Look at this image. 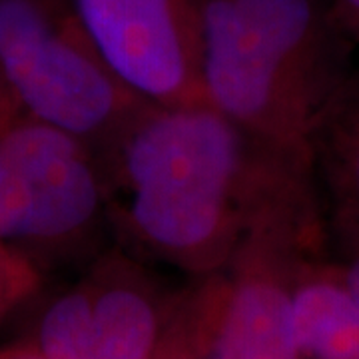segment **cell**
Masks as SVG:
<instances>
[{
  "mask_svg": "<svg viewBox=\"0 0 359 359\" xmlns=\"http://www.w3.org/2000/svg\"><path fill=\"white\" fill-rule=\"evenodd\" d=\"M287 156L299 154L259 144L210 104H146L98 158L110 233L130 256L219 273Z\"/></svg>",
  "mask_w": 359,
  "mask_h": 359,
  "instance_id": "obj_1",
  "label": "cell"
},
{
  "mask_svg": "<svg viewBox=\"0 0 359 359\" xmlns=\"http://www.w3.org/2000/svg\"><path fill=\"white\" fill-rule=\"evenodd\" d=\"M355 46L332 0H200L205 104L278 152L313 158Z\"/></svg>",
  "mask_w": 359,
  "mask_h": 359,
  "instance_id": "obj_2",
  "label": "cell"
},
{
  "mask_svg": "<svg viewBox=\"0 0 359 359\" xmlns=\"http://www.w3.org/2000/svg\"><path fill=\"white\" fill-rule=\"evenodd\" d=\"M327 244L313 160L287 156L259 194L224 269V290L204 359H299L294 292Z\"/></svg>",
  "mask_w": 359,
  "mask_h": 359,
  "instance_id": "obj_3",
  "label": "cell"
},
{
  "mask_svg": "<svg viewBox=\"0 0 359 359\" xmlns=\"http://www.w3.org/2000/svg\"><path fill=\"white\" fill-rule=\"evenodd\" d=\"M106 233L96 154L32 114L0 76V238L42 266L98 252Z\"/></svg>",
  "mask_w": 359,
  "mask_h": 359,
  "instance_id": "obj_4",
  "label": "cell"
},
{
  "mask_svg": "<svg viewBox=\"0 0 359 359\" xmlns=\"http://www.w3.org/2000/svg\"><path fill=\"white\" fill-rule=\"evenodd\" d=\"M0 76L32 114L96 158L148 104L104 62L74 0H0Z\"/></svg>",
  "mask_w": 359,
  "mask_h": 359,
  "instance_id": "obj_5",
  "label": "cell"
},
{
  "mask_svg": "<svg viewBox=\"0 0 359 359\" xmlns=\"http://www.w3.org/2000/svg\"><path fill=\"white\" fill-rule=\"evenodd\" d=\"M114 76L142 102L202 104L200 0H74Z\"/></svg>",
  "mask_w": 359,
  "mask_h": 359,
  "instance_id": "obj_6",
  "label": "cell"
},
{
  "mask_svg": "<svg viewBox=\"0 0 359 359\" xmlns=\"http://www.w3.org/2000/svg\"><path fill=\"white\" fill-rule=\"evenodd\" d=\"M94 321L86 359H156L172 306L136 256L112 248L94 268Z\"/></svg>",
  "mask_w": 359,
  "mask_h": 359,
  "instance_id": "obj_7",
  "label": "cell"
},
{
  "mask_svg": "<svg viewBox=\"0 0 359 359\" xmlns=\"http://www.w3.org/2000/svg\"><path fill=\"white\" fill-rule=\"evenodd\" d=\"M294 325L299 359H359V297L321 254L299 273Z\"/></svg>",
  "mask_w": 359,
  "mask_h": 359,
  "instance_id": "obj_8",
  "label": "cell"
},
{
  "mask_svg": "<svg viewBox=\"0 0 359 359\" xmlns=\"http://www.w3.org/2000/svg\"><path fill=\"white\" fill-rule=\"evenodd\" d=\"M327 228H359V66L313 146Z\"/></svg>",
  "mask_w": 359,
  "mask_h": 359,
  "instance_id": "obj_9",
  "label": "cell"
},
{
  "mask_svg": "<svg viewBox=\"0 0 359 359\" xmlns=\"http://www.w3.org/2000/svg\"><path fill=\"white\" fill-rule=\"evenodd\" d=\"M94 321V278L66 290L46 306L34 339L30 341L46 359H86Z\"/></svg>",
  "mask_w": 359,
  "mask_h": 359,
  "instance_id": "obj_10",
  "label": "cell"
},
{
  "mask_svg": "<svg viewBox=\"0 0 359 359\" xmlns=\"http://www.w3.org/2000/svg\"><path fill=\"white\" fill-rule=\"evenodd\" d=\"M40 268L26 252L0 238V323L39 292Z\"/></svg>",
  "mask_w": 359,
  "mask_h": 359,
  "instance_id": "obj_11",
  "label": "cell"
},
{
  "mask_svg": "<svg viewBox=\"0 0 359 359\" xmlns=\"http://www.w3.org/2000/svg\"><path fill=\"white\" fill-rule=\"evenodd\" d=\"M335 231L339 238V244L344 248L341 262L337 268L341 271V278L347 287L359 297V228H327Z\"/></svg>",
  "mask_w": 359,
  "mask_h": 359,
  "instance_id": "obj_12",
  "label": "cell"
},
{
  "mask_svg": "<svg viewBox=\"0 0 359 359\" xmlns=\"http://www.w3.org/2000/svg\"><path fill=\"white\" fill-rule=\"evenodd\" d=\"M347 34L359 46V0H332Z\"/></svg>",
  "mask_w": 359,
  "mask_h": 359,
  "instance_id": "obj_13",
  "label": "cell"
},
{
  "mask_svg": "<svg viewBox=\"0 0 359 359\" xmlns=\"http://www.w3.org/2000/svg\"><path fill=\"white\" fill-rule=\"evenodd\" d=\"M0 359H46L32 344L0 349Z\"/></svg>",
  "mask_w": 359,
  "mask_h": 359,
  "instance_id": "obj_14",
  "label": "cell"
}]
</instances>
